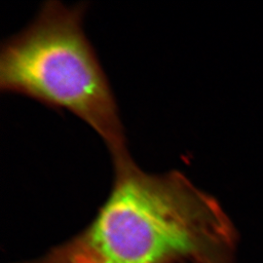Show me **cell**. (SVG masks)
Segmentation results:
<instances>
[{
    "label": "cell",
    "mask_w": 263,
    "mask_h": 263,
    "mask_svg": "<svg viewBox=\"0 0 263 263\" xmlns=\"http://www.w3.org/2000/svg\"><path fill=\"white\" fill-rule=\"evenodd\" d=\"M84 3L50 0L34 21L2 43L0 90L66 110L105 142L113 164L130 158L108 78L83 30Z\"/></svg>",
    "instance_id": "7a4b0ae2"
},
{
    "label": "cell",
    "mask_w": 263,
    "mask_h": 263,
    "mask_svg": "<svg viewBox=\"0 0 263 263\" xmlns=\"http://www.w3.org/2000/svg\"><path fill=\"white\" fill-rule=\"evenodd\" d=\"M113 165L93 221L23 263H232L235 227L215 198L179 171L146 173L131 157Z\"/></svg>",
    "instance_id": "6da1fadb"
}]
</instances>
